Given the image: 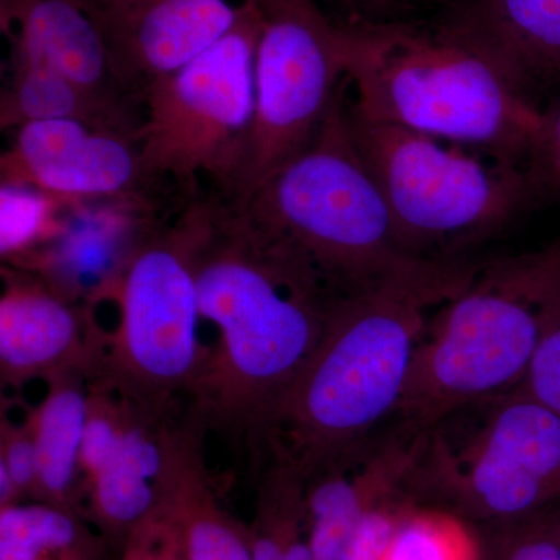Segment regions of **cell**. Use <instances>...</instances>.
Returning <instances> with one entry per match:
<instances>
[{
	"instance_id": "obj_1",
	"label": "cell",
	"mask_w": 560,
	"mask_h": 560,
	"mask_svg": "<svg viewBox=\"0 0 560 560\" xmlns=\"http://www.w3.org/2000/svg\"><path fill=\"white\" fill-rule=\"evenodd\" d=\"M195 270L217 340L184 415L254 458L265 416L318 349L345 294L221 197L205 198Z\"/></svg>"
},
{
	"instance_id": "obj_2",
	"label": "cell",
	"mask_w": 560,
	"mask_h": 560,
	"mask_svg": "<svg viewBox=\"0 0 560 560\" xmlns=\"http://www.w3.org/2000/svg\"><path fill=\"white\" fill-rule=\"evenodd\" d=\"M349 79L312 142L234 205L342 294L411 287L456 296L481 261L412 256L350 131Z\"/></svg>"
},
{
	"instance_id": "obj_3",
	"label": "cell",
	"mask_w": 560,
	"mask_h": 560,
	"mask_svg": "<svg viewBox=\"0 0 560 560\" xmlns=\"http://www.w3.org/2000/svg\"><path fill=\"white\" fill-rule=\"evenodd\" d=\"M451 300L411 287L341 296L318 349L265 416L254 459L282 460L307 478L370 440L396 416L431 312Z\"/></svg>"
},
{
	"instance_id": "obj_4",
	"label": "cell",
	"mask_w": 560,
	"mask_h": 560,
	"mask_svg": "<svg viewBox=\"0 0 560 560\" xmlns=\"http://www.w3.org/2000/svg\"><path fill=\"white\" fill-rule=\"evenodd\" d=\"M349 108L525 167L541 109L493 62L441 27L359 21L342 25Z\"/></svg>"
},
{
	"instance_id": "obj_5",
	"label": "cell",
	"mask_w": 560,
	"mask_h": 560,
	"mask_svg": "<svg viewBox=\"0 0 560 560\" xmlns=\"http://www.w3.org/2000/svg\"><path fill=\"white\" fill-rule=\"evenodd\" d=\"M560 296V241L482 261L431 316L396 416L427 433L464 408L521 388Z\"/></svg>"
},
{
	"instance_id": "obj_6",
	"label": "cell",
	"mask_w": 560,
	"mask_h": 560,
	"mask_svg": "<svg viewBox=\"0 0 560 560\" xmlns=\"http://www.w3.org/2000/svg\"><path fill=\"white\" fill-rule=\"evenodd\" d=\"M202 210L205 198L194 197L151 232L105 300L119 315L92 381L161 419L189 401L209 353L195 270Z\"/></svg>"
},
{
	"instance_id": "obj_7",
	"label": "cell",
	"mask_w": 560,
	"mask_h": 560,
	"mask_svg": "<svg viewBox=\"0 0 560 560\" xmlns=\"http://www.w3.org/2000/svg\"><path fill=\"white\" fill-rule=\"evenodd\" d=\"M415 500L501 523L560 500V415L522 390L471 405L420 438Z\"/></svg>"
},
{
	"instance_id": "obj_8",
	"label": "cell",
	"mask_w": 560,
	"mask_h": 560,
	"mask_svg": "<svg viewBox=\"0 0 560 560\" xmlns=\"http://www.w3.org/2000/svg\"><path fill=\"white\" fill-rule=\"evenodd\" d=\"M349 125L368 171L412 256L444 260L504 230L536 200L525 167L481 161L441 139L364 119Z\"/></svg>"
},
{
	"instance_id": "obj_9",
	"label": "cell",
	"mask_w": 560,
	"mask_h": 560,
	"mask_svg": "<svg viewBox=\"0 0 560 560\" xmlns=\"http://www.w3.org/2000/svg\"><path fill=\"white\" fill-rule=\"evenodd\" d=\"M260 31L256 2L242 0L241 16L219 43L147 88L136 138L151 178L175 180L191 197L201 176L220 197L231 189L256 108Z\"/></svg>"
},
{
	"instance_id": "obj_10",
	"label": "cell",
	"mask_w": 560,
	"mask_h": 560,
	"mask_svg": "<svg viewBox=\"0 0 560 560\" xmlns=\"http://www.w3.org/2000/svg\"><path fill=\"white\" fill-rule=\"evenodd\" d=\"M261 31L256 108L241 167L224 200L245 201L318 135L348 80L342 25L316 0H254Z\"/></svg>"
},
{
	"instance_id": "obj_11",
	"label": "cell",
	"mask_w": 560,
	"mask_h": 560,
	"mask_svg": "<svg viewBox=\"0 0 560 560\" xmlns=\"http://www.w3.org/2000/svg\"><path fill=\"white\" fill-rule=\"evenodd\" d=\"M0 183L69 202L153 201L135 132L81 120L33 121L13 131Z\"/></svg>"
},
{
	"instance_id": "obj_12",
	"label": "cell",
	"mask_w": 560,
	"mask_h": 560,
	"mask_svg": "<svg viewBox=\"0 0 560 560\" xmlns=\"http://www.w3.org/2000/svg\"><path fill=\"white\" fill-rule=\"evenodd\" d=\"M108 331L94 307L60 296L36 272L2 264L0 383L20 389L66 372L97 377Z\"/></svg>"
},
{
	"instance_id": "obj_13",
	"label": "cell",
	"mask_w": 560,
	"mask_h": 560,
	"mask_svg": "<svg viewBox=\"0 0 560 560\" xmlns=\"http://www.w3.org/2000/svg\"><path fill=\"white\" fill-rule=\"evenodd\" d=\"M242 0H130L91 14L114 72L132 98L219 43L241 16Z\"/></svg>"
},
{
	"instance_id": "obj_14",
	"label": "cell",
	"mask_w": 560,
	"mask_h": 560,
	"mask_svg": "<svg viewBox=\"0 0 560 560\" xmlns=\"http://www.w3.org/2000/svg\"><path fill=\"white\" fill-rule=\"evenodd\" d=\"M420 438L397 427L389 436L370 438L305 478V529L313 559L337 560L368 511L407 492Z\"/></svg>"
},
{
	"instance_id": "obj_15",
	"label": "cell",
	"mask_w": 560,
	"mask_h": 560,
	"mask_svg": "<svg viewBox=\"0 0 560 560\" xmlns=\"http://www.w3.org/2000/svg\"><path fill=\"white\" fill-rule=\"evenodd\" d=\"M436 25L485 55L530 102L560 81V0H455Z\"/></svg>"
},
{
	"instance_id": "obj_16",
	"label": "cell",
	"mask_w": 560,
	"mask_h": 560,
	"mask_svg": "<svg viewBox=\"0 0 560 560\" xmlns=\"http://www.w3.org/2000/svg\"><path fill=\"white\" fill-rule=\"evenodd\" d=\"M180 430L183 420L175 423L135 407L116 456L84 489V518L117 552L132 530L164 508Z\"/></svg>"
},
{
	"instance_id": "obj_17",
	"label": "cell",
	"mask_w": 560,
	"mask_h": 560,
	"mask_svg": "<svg viewBox=\"0 0 560 560\" xmlns=\"http://www.w3.org/2000/svg\"><path fill=\"white\" fill-rule=\"evenodd\" d=\"M0 25L10 49L46 61L95 101L130 113L132 97L117 80L105 36L77 0H0Z\"/></svg>"
},
{
	"instance_id": "obj_18",
	"label": "cell",
	"mask_w": 560,
	"mask_h": 560,
	"mask_svg": "<svg viewBox=\"0 0 560 560\" xmlns=\"http://www.w3.org/2000/svg\"><path fill=\"white\" fill-rule=\"evenodd\" d=\"M206 434L184 418L164 506L178 523L187 560H253L249 523L224 506L206 467Z\"/></svg>"
},
{
	"instance_id": "obj_19",
	"label": "cell",
	"mask_w": 560,
	"mask_h": 560,
	"mask_svg": "<svg viewBox=\"0 0 560 560\" xmlns=\"http://www.w3.org/2000/svg\"><path fill=\"white\" fill-rule=\"evenodd\" d=\"M91 378L66 372L46 381L38 405L25 412L38 458L36 501L83 515L80 452ZM84 517V515H83Z\"/></svg>"
},
{
	"instance_id": "obj_20",
	"label": "cell",
	"mask_w": 560,
	"mask_h": 560,
	"mask_svg": "<svg viewBox=\"0 0 560 560\" xmlns=\"http://www.w3.org/2000/svg\"><path fill=\"white\" fill-rule=\"evenodd\" d=\"M11 73L0 98V128L18 130L33 121L81 120L138 135L127 110L95 101L46 61L11 49Z\"/></svg>"
},
{
	"instance_id": "obj_21",
	"label": "cell",
	"mask_w": 560,
	"mask_h": 560,
	"mask_svg": "<svg viewBox=\"0 0 560 560\" xmlns=\"http://www.w3.org/2000/svg\"><path fill=\"white\" fill-rule=\"evenodd\" d=\"M109 540L79 512L43 501L0 508V560H114Z\"/></svg>"
},
{
	"instance_id": "obj_22",
	"label": "cell",
	"mask_w": 560,
	"mask_h": 560,
	"mask_svg": "<svg viewBox=\"0 0 560 560\" xmlns=\"http://www.w3.org/2000/svg\"><path fill=\"white\" fill-rule=\"evenodd\" d=\"M382 560H485V539L456 512L416 501Z\"/></svg>"
},
{
	"instance_id": "obj_23",
	"label": "cell",
	"mask_w": 560,
	"mask_h": 560,
	"mask_svg": "<svg viewBox=\"0 0 560 560\" xmlns=\"http://www.w3.org/2000/svg\"><path fill=\"white\" fill-rule=\"evenodd\" d=\"M249 523L253 560H285L291 533L304 521L305 478L282 460L264 459Z\"/></svg>"
},
{
	"instance_id": "obj_24",
	"label": "cell",
	"mask_w": 560,
	"mask_h": 560,
	"mask_svg": "<svg viewBox=\"0 0 560 560\" xmlns=\"http://www.w3.org/2000/svg\"><path fill=\"white\" fill-rule=\"evenodd\" d=\"M69 201L33 187L0 183V256L20 264L60 231Z\"/></svg>"
},
{
	"instance_id": "obj_25",
	"label": "cell",
	"mask_w": 560,
	"mask_h": 560,
	"mask_svg": "<svg viewBox=\"0 0 560 560\" xmlns=\"http://www.w3.org/2000/svg\"><path fill=\"white\" fill-rule=\"evenodd\" d=\"M132 410V404L125 400L116 390L102 383L90 382L86 422L80 452L83 495L86 486L105 470L119 451Z\"/></svg>"
},
{
	"instance_id": "obj_26",
	"label": "cell",
	"mask_w": 560,
	"mask_h": 560,
	"mask_svg": "<svg viewBox=\"0 0 560 560\" xmlns=\"http://www.w3.org/2000/svg\"><path fill=\"white\" fill-rule=\"evenodd\" d=\"M485 560H560V508L493 523Z\"/></svg>"
},
{
	"instance_id": "obj_27",
	"label": "cell",
	"mask_w": 560,
	"mask_h": 560,
	"mask_svg": "<svg viewBox=\"0 0 560 560\" xmlns=\"http://www.w3.org/2000/svg\"><path fill=\"white\" fill-rule=\"evenodd\" d=\"M38 497V458L27 418L0 416V508Z\"/></svg>"
},
{
	"instance_id": "obj_28",
	"label": "cell",
	"mask_w": 560,
	"mask_h": 560,
	"mask_svg": "<svg viewBox=\"0 0 560 560\" xmlns=\"http://www.w3.org/2000/svg\"><path fill=\"white\" fill-rule=\"evenodd\" d=\"M416 501L399 492L372 508L350 533L337 560H382Z\"/></svg>"
},
{
	"instance_id": "obj_29",
	"label": "cell",
	"mask_w": 560,
	"mask_h": 560,
	"mask_svg": "<svg viewBox=\"0 0 560 560\" xmlns=\"http://www.w3.org/2000/svg\"><path fill=\"white\" fill-rule=\"evenodd\" d=\"M525 171L536 200L560 201V98L541 110L539 136Z\"/></svg>"
},
{
	"instance_id": "obj_30",
	"label": "cell",
	"mask_w": 560,
	"mask_h": 560,
	"mask_svg": "<svg viewBox=\"0 0 560 560\" xmlns=\"http://www.w3.org/2000/svg\"><path fill=\"white\" fill-rule=\"evenodd\" d=\"M114 560H187L171 510L162 508L132 530Z\"/></svg>"
},
{
	"instance_id": "obj_31",
	"label": "cell",
	"mask_w": 560,
	"mask_h": 560,
	"mask_svg": "<svg viewBox=\"0 0 560 560\" xmlns=\"http://www.w3.org/2000/svg\"><path fill=\"white\" fill-rule=\"evenodd\" d=\"M518 390L560 415V296Z\"/></svg>"
},
{
	"instance_id": "obj_32",
	"label": "cell",
	"mask_w": 560,
	"mask_h": 560,
	"mask_svg": "<svg viewBox=\"0 0 560 560\" xmlns=\"http://www.w3.org/2000/svg\"><path fill=\"white\" fill-rule=\"evenodd\" d=\"M84 10L91 14L97 11L110 9V7L120 5V3L130 2V0H77Z\"/></svg>"
},
{
	"instance_id": "obj_33",
	"label": "cell",
	"mask_w": 560,
	"mask_h": 560,
	"mask_svg": "<svg viewBox=\"0 0 560 560\" xmlns=\"http://www.w3.org/2000/svg\"><path fill=\"white\" fill-rule=\"evenodd\" d=\"M411 2H433V0H411Z\"/></svg>"
},
{
	"instance_id": "obj_34",
	"label": "cell",
	"mask_w": 560,
	"mask_h": 560,
	"mask_svg": "<svg viewBox=\"0 0 560 560\" xmlns=\"http://www.w3.org/2000/svg\"><path fill=\"white\" fill-rule=\"evenodd\" d=\"M342 2H346V3H353V2H355V0H342Z\"/></svg>"
}]
</instances>
